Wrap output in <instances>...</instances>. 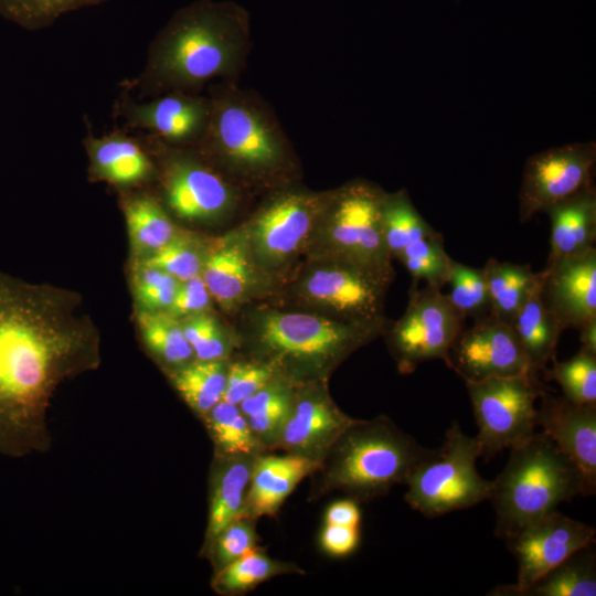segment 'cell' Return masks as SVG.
<instances>
[{"mask_svg":"<svg viewBox=\"0 0 596 596\" xmlns=\"http://www.w3.org/2000/svg\"><path fill=\"white\" fill-rule=\"evenodd\" d=\"M100 360L99 332L81 297L0 273V454L50 450L57 389Z\"/></svg>","mask_w":596,"mask_h":596,"instance_id":"obj_1","label":"cell"},{"mask_svg":"<svg viewBox=\"0 0 596 596\" xmlns=\"http://www.w3.org/2000/svg\"><path fill=\"white\" fill-rule=\"evenodd\" d=\"M251 50L248 15L235 3H195L166 28L153 56L158 83L191 88L217 77H235Z\"/></svg>","mask_w":596,"mask_h":596,"instance_id":"obj_2","label":"cell"},{"mask_svg":"<svg viewBox=\"0 0 596 596\" xmlns=\"http://www.w3.org/2000/svg\"><path fill=\"white\" fill-rule=\"evenodd\" d=\"M429 451L384 415L356 419L309 476V500L334 491L356 502L385 496L394 485L404 483Z\"/></svg>","mask_w":596,"mask_h":596,"instance_id":"obj_3","label":"cell"},{"mask_svg":"<svg viewBox=\"0 0 596 596\" xmlns=\"http://www.w3.org/2000/svg\"><path fill=\"white\" fill-rule=\"evenodd\" d=\"M377 336L309 311L267 310L254 319L248 359L267 364L294 384L327 381L352 352Z\"/></svg>","mask_w":596,"mask_h":596,"instance_id":"obj_4","label":"cell"},{"mask_svg":"<svg viewBox=\"0 0 596 596\" xmlns=\"http://www.w3.org/2000/svg\"><path fill=\"white\" fill-rule=\"evenodd\" d=\"M579 494H593L579 469L547 436L535 433L510 449L504 468L492 480L494 534L505 540Z\"/></svg>","mask_w":596,"mask_h":596,"instance_id":"obj_5","label":"cell"},{"mask_svg":"<svg viewBox=\"0 0 596 596\" xmlns=\"http://www.w3.org/2000/svg\"><path fill=\"white\" fill-rule=\"evenodd\" d=\"M203 135L215 157L243 177H273L291 159L288 138L272 109L233 83L220 87L210 100Z\"/></svg>","mask_w":596,"mask_h":596,"instance_id":"obj_6","label":"cell"},{"mask_svg":"<svg viewBox=\"0 0 596 596\" xmlns=\"http://www.w3.org/2000/svg\"><path fill=\"white\" fill-rule=\"evenodd\" d=\"M393 272L350 260L316 256L295 286L310 310L376 334L386 332L384 299Z\"/></svg>","mask_w":596,"mask_h":596,"instance_id":"obj_7","label":"cell"},{"mask_svg":"<svg viewBox=\"0 0 596 596\" xmlns=\"http://www.w3.org/2000/svg\"><path fill=\"white\" fill-rule=\"evenodd\" d=\"M478 439L466 435L458 423L447 429L438 449L430 450L408 473L404 499L428 518L471 508L489 500L492 481L476 468L481 457Z\"/></svg>","mask_w":596,"mask_h":596,"instance_id":"obj_8","label":"cell"},{"mask_svg":"<svg viewBox=\"0 0 596 596\" xmlns=\"http://www.w3.org/2000/svg\"><path fill=\"white\" fill-rule=\"evenodd\" d=\"M384 194L381 188L365 180H354L330 191L312 241L320 245L316 256L393 272L381 224Z\"/></svg>","mask_w":596,"mask_h":596,"instance_id":"obj_9","label":"cell"},{"mask_svg":"<svg viewBox=\"0 0 596 596\" xmlns=\"http://www.w3.org/2000/svg\"><path fill=\"white\" fill-rule=\"evenodd\" d=\"M329 193L281 191L254 214L243 232L264 273L284 266L312 244Z\"/></svg>","mask_w":596,"mask_h":596,"instance_id":"obj_10","label":"cell"},{"mask_svg":"<svg viewBox=\"0 0 596 596\" xmlns=\"http://www.w3.org/2000/svg\"><path fill=\"white\" fill-rule=\"evenodd\" d=\"M481 456L526 443L535 434V402L544 391L538 374L466 382Z\"/></svg>","mask_w":596,"mask_h":596,"instance_id":"obj_11","label":"cell"},{"mask_svg":"<svg viewBox=\"0 0 596 596\" xmlns=\"http://www.w3.org/2000/svg\"><path fill=\"white\" fill-rule=\"evenodd\" d=\"M413 283L403 317L387 329V344L402 373L427 361L447 359L448 350L465 328V317L441 289Z\"/></svg>","mask_w":596,"mask_h":596,"instance_id":"obj_12","label":"cell"},{"mask_svg":"<svg viewBox=\"0 0 596 596\" xmlns=\"http://www.w3.org/2000/svg\"><path fill=\"white\" fill-rule=\"evenodd\" d=\"M595 534L594 528L556 510L533 520L505 539L518 562L517 583L498 586L490 595L513 596L574 552L594 545Z\"/></svg>","mask_w":596,"mask_h":596,"instance_id":"obj_13","label":"cell"},{"mask_svg":"<svg viewBox=\"0 0 596 596\" xmlns=\"http://www.w3.org/2000/svg\"><path fill=\"white\" fill-rule=\"evenodd\" d=\"M595 161L594 141L553 147L531 156L519 192L520 222L592 184Z\"/></svg>","mask_w":596,"mask_h":596,"instance_id":"obj_14","label":"cell"},{"mask_svg":"<svg viewBox=\"0 0 596 596\" xmlns=\"http://www.w3.org/2000/svg\"><path fill=\"white\" fill-rule=\"evenodd\" d=\"M445 363L465 382L536 374L512 327L491 313L460 331Z\"/></svg>","mask_w":596,"mask_h":596,"instance_id":"obj_15","label":"cell"},{"mask_svg":"<svg viewBox=\"0 0 596 596\" xmlns=\"http://www.w3.org/2000/svg\"><path fill=\"white\" fill-rule=\"evenodd\" d=\"M355 421L333 402L326 381L297 384L291 409L273 450L319 464L338 437Z\"/></svg>","mask_w":596,"mask_h":596,"instance_id":"obj_16","label":"cell"},{"mask_svg":"<svg viewBox=\"0 0 596 596\" xmlns=\"http://www.w3.org/2000/svg\"><path fill=\"white\" fill-rule=\"evenodd\" d=\"M543 305L563 329L579 330L596 318V249L546 262L539 272Z\"/></svg>","mask_w":596,"mask_h":596,"instance_id":"obj_17","label":"cell"},{"mask_svg":"<svg viewBox=\"0 0 596 596\" xmlns=\"http://www.w3.org/2000/svg\"><path fill=\"white\" fill-rule=\"evenodd\" d=\"M536 426L579 469L593 494L596 490V403L578 404L542 392Z\"/></svg>","mask_w":596,"mask_h":596,"instance_id":"obj_18","label":"cell"},{"mask_svg":"<svg viewBox=\"0 0 596 596\" xmlns=\"http://www.w3.org/2000/svg\"><path fill=\"white\" fill-rule=\"evenodd\" d=\"M164 193L180 219L207 222L222 217L235 203V192L217 173L187 158L172 159L167 168Z\"/></svg>","mask_w":596,"mask_h":596,"instance_id":"obj_19","label":"cell"},{"mask_svg":"<svg viewBox=\"0 0 596 596\" xmlns=\"http://www.w3.org/2000/svg\"><path fill=\"white\" fill-rule=\"evenodd\" d=\"M263 274L251 254L243 230L206 246L201 277L212 298L226 310L254 296L260 289Z\"/></svg>","mask_w":596,"mask_h":596,"instance_id":"obj_20","label":"cell"},{"mask_svg":"<svg viewBox=\"0 0 596 596\" xmlns=\"http://www.w3.org/2000/svg\"><path fill=\"white\" fill-rule=\"evenodd\" d=\"M318 462L307 458L268 451L256 457L242 512L238 518L258 520L274 517L296 486L310 476Z\"/></svg>","mask_w":596,"mask_h":596,"instance_id":"obj_21","label":"cell"},{"mask_svg":"<svg viewBox=\"0 0 596 596\" xmlns=\"http://www.w3.org/2000/svg\"><path fill=\"white\" fill-rule=\"evenodd\" d=\"M258 455L214 456L203 554L219 533L240 517Z\"/></svg>","mask_w":596,"mask_h":596,"instance_id":"obj_22","label":"cell"},{"mask_svg":"<svg viewBox=\"0 0 596 596\" xmlns=\"http://www.w3.org/2000/svg\"><path fill=\"white\" fill-rule=\"evenodd\" d=\"M551 221L547 262L595 247L596 191L592 184L543 210Z\"/></svg>","mask_w":596,"mask_h":596,"instance_id":"obj_23","label":"cell"},{"mask_svg":"<svg viewBox=\"0 0 596 596\" xmlns=\"http://www.w3.org/2000/svg\"><path fill=\"white\" fill-rule=\"evenodd\" d=\"M210 117V100L171 94L138 106L132 119L170 141H188L203 135Z\"/></svg>","mask_w":596,"mask_h":596,"instance_id":"obj_24","label":"cell"},{"mask_svg":"<svg viewBox=\"0 0 596 596\" xmlns=\"http://www.w3.org/2000/svg\"><path fill=\"white\" fill-rule=\"evenodd\" d=\"M512 327L531 370L538 374L555 359V350L564 330L556 317L543 305L539 286L515 313Z\"/></svg>","mask_w":596,"mask_h":596,"instance_id":"obj_25","label":"cell"},{"mask_svg":"<svg viewBox=\"0 0 596 596\" xmlns=\"http://www.w3.org/2000/svg\"><path fill=\"white\" fill-rule=\"evenodd\" d=\"M296 385L275 376L238 404L259 444L270 451L291 409Z\"/></svg>","mask_w":596,"mask_h":596,"instance_id":"obj_26","label":"cell"},{"mask_svg":"<svg viewBox=\"0 0 596 596\" xmlns=\"http://www.w3.org/2000/svg\"><path fill=\"white\" fill-rule=\"evenodd\" d=\"M491 315L511 323L526 298L539 286L540 274L530 265L489 258L483 268Z\"/></svg>","mask_w":596,"mask_h":596,"instance_id":"obj_27","label":"cell"},{"mask_svg":"<svg viewBox=\"0 0 596 596\" xmlns=\"http://www.w3.org/2000/svg\"><path fill=\"white\" fill-rule=\"evenodd\" d=\"M594 545L581 549L513 596H595Z\"/></svg>","mask_w":596,"mask_h":596,"instance_id":"obj_28","label":"cell"},{"mask_svg":"<svg viewBox=\"0 0 596 596\" xmlns=\"http://www.w3.org/2000/svg\"><path fill=\"white\" fill-rule=\"evenodd\" d=\"M94 172L102 179L129 185L145 180L151 162L132 140L116 136L92 140L88 145Z\"/></svg>","mask_w":596,"mask_h":596,"instance_id":"obj_29","label":"cell"},{"mask_svg":"<svg viewBox=\"0 0 596 596\" xmlns=\"http://www.w3.org/2000/svg\"><path fill=\"white\" fill-rule=\"evenodd\" d=\"M135 259H145L169 243L179 232L157 200L138 195L124 206Z\"/></svg>","mask_w":596,"mask_h":596,"instance_id":"obj_30","label":"cell"},{"mask_svg":"<svg viewBox=\"0 0 596 596\" xmlns=\"http://www.w3.org/2000/svg\"><path fill=\"white\" fill-rule=\"evenodd\" d=\"M286 574L304 575L305 571L295 563L269 557L258 546L214 573L211 586L219 595L236 596L248 593L275 576Z\"/></svg>","mask_w":596,"mask_h":596,"instance_id":"obj_31","label":"cell"},{"mask_svg":"<svg viewBox=\"0 0 596 596\" xmlns=\"http://www.w3.org/2000/svg\"><path fill=\"white\" fill-rule=\"evenodd\" d=\"M137 321L145 344L170 372L195 361L181 319L169 311L138 309Z\"/></svg>","mask_w":596,"mask_h":596,"instance_id":"obj_32","label":"cell"},{"mask_svg":"<svg viewBox=\"0 0 596 596\" xmlns=\"http://www.w3.org/2000/svg\"><path fill=\"white\" fill-rule=\"evenodd\" d=\"M228 361H193L170 372L174 389L201 418L222 401Z\"/></svg>","mask_w":596,"mask_h":596,"instance_id":"obj_33","label":"cell"},{"mask_svg":"<svg viewBox=\"0 0 596 596\" xmlns=\"http://www.w3.org/2000/svg\"><path fill=\"white\" fill-rule=\"evenodd\" d=\"M381 224L385 247L391 257H397L409 244L435 234L413 205L408 192L386 193L381 207Z\"/></svg>","mask_w":596,"mask_h":596,"instance_id":"obj_34","label":"cell"},{"mask_svg":"<svg viewBox=\"0 0 596 596\" xmlns=\"http://www.w3.org/2000/svg\"><path fill=\"white\" fill-rule=\"evenodd\" d=\"M202 421L214 444V456L257 455L266 451L252 433L238 405L222 400Z\"/></svg>","mask_w":596,"mask_h":596,"instance_id":"obj_35","label":"cell"},{"mask_svg":"<svg viewBox=\"0 0 596 596\" xmlns=\"http://www.w3.org/2000/svg\"><path fill=\"white\" fill-rule=\"evenodd\" d=\"M413 277L441 289L448 281L451 259L438 232L406 246L396 257Z\"/></svg>","mask_w":596,"mask_h":596,"instance_id":"obj_36","label":"cell"},{"mask_svg":"<svg viewBox=\"0 0 596 596\" xmlns=\"http://www.w3.org/2000/svg\"><path fill=\"white\" fill-rule=\"evenodd\" d=\"M546 380H554L563 396L578 404L596 403V354L579 351L566 361L553 360V366L544 370Z\"/></svg>","mask_w":596,"mask_h":596,"instance_id":"obj_37","label":"cell"},{"mask_svg":"<svg viewBox=\"0 0 596 596\" xmlns=\"http://www.w3.org/2000/svg\"><path fill=\"white\" fill-rule=\"evenodd\" d=\"M447 295L454 307L473 320L491 313L488 288L482 268H473L451 259Z\"/></svg>","mask_w":596,"mask_h":596,"instance_id":"obj_38","label":"cell"},{"mask_svg":"<svg viewBox=\"0 0 596 596\" xmlns=\"http://www.w3.org/2000/svg\"><path fill=\"white\" fill-rule=\"evenodd\" d=\"M206 246L196 237L178 232L169 243L140 260L163 269L179 281H185L201 275Z\"/></svg>","mask_w":596,"mask_h":596,"instance_id":"obj_39","label":"cell"},{"mask_svg":"<svg viewBox=\"0 0 596 596\" xmlns=\"http://www.w3.org/2000/svg\"><path fill=\"white\" fill-rule=\"evenodd\" d=\"M182 327L198 361H228L234 342L215 317L209 312L184 318Z\"/></svg>","mask_w":596,"mask_h":596,"instance_id":"obj_40","label":"cell"},{"mask_svg":"<svg viewBox=\"0 0 596 596\" xmlns=\"http://www.w3.org/2000/svg\"><path fill=\"white\" fill-rule=\"evenodd\" d=\"M139 310L168 311L180 281L161 268L135 259L131 276Z\"/></svg>","mask_w":596,"mask_h":596,"instance_id":"obj_41","label":"cell"},{"mask_svg":"<svg viewBox=\"0 0 596 596\" xmlns=\"http://www.w3.org/2000/svg\"><path fill=\"white\" fill-rule=\"evenodd\" d=\"M255 522L248 518H236L219 533L204 554L209 556L214 573L258 547Z\"/></svg>","mask_w":596,"mask_h":596,"instance_id":"obj_42","label":"cell"},{"mask_svg":"<svg viewBox=\"0 0 596 596\" xmlns=\"http://www.w3.org/2000/svg\"><path fill=\"white\" fill-rule=\"evenodd\" d=\"M277 376L274 370L262 362L244 359L228 360L227 381L223 401L238 405Z\"/></svg>","mask_w":596,"mask_h":596,"instance_id":"obj_43","label":"cell"},{"mask_svg":"<svg viewBox=\"0 0 596 596\" xmlns=\"http://www.w3.org/2000/svg\"><path fill=\"white\" fill-rule=\"evenodd\" d=\"M104 0H0V9L28 25H42L67 11Z\"/></svg>","mask_w":596,"mask_h":596,"instance_id":"obj_44","label":"cell"},{"mask_svg":"<svg viewBox=\"0 0 596 596\" xmlns=\"http://www.w3.org/2000/svg\"><path fill=\"white\" fill-rule=\"evenodd\" d=\"M211 301L212 296L200 275L185 281H180L168 311L179 319H184L207 312Z\"/></svg>","mask_w":596,"mask_h":596,"instance_id":"obj_45","label":"cell"},{"mask_svg":"<svg viewBox=\"0 0 596 596\" xmlns=\"http://www.w3.org/2000/svg\"><path fill=\"white\" fill-rule=\"evenodd\" d=\"M360 541V526H347L324 523L320 533L322 550L332 556H345L352 553Z\"/></svg>","mask_w":596,"mask_h":596,"instance_id":"obj_46","label":"cell"},{"mask_svg":"<svg viewBox=\"0 0 596 596\" xmlns=\"http://www.w3.org/2000/svg\"><path fill=\"white\" fill-rule=\"evenodd\" d=\"M361 511L358 502L347 498L330 504L324 513V523L360 526Z\"/></svg>","mask_w":596,"mask_h":596,"instance_id":"obj_47","label":"cell"},{"mask_svg":"<svg viewBox=\"0 0 596 596\" xmlns=\"http://www.w3.org/2000/svg\"><path fill=\"white\" fill-rule=\"evenodd\" d=\"M581 349L596 354V318L587 321L579 329Z\"/></svg>","mask_w":596,"mask_h":596,"instance_id":"obj_48","label":"cell"}]
</instances>
